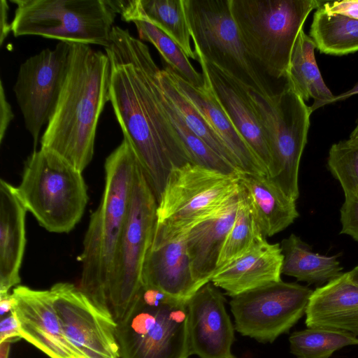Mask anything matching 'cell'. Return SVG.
I'll return each instance as SVG.
<instances>
[{
	"label": "cell",
	"mask_w": 358,
	"mask_h": 358,
	"mask_svg": "<svg viewBox=\"0 0 358 358\" xmlns=\"http://www.w3.org/2000/svg\"><path fill=\"white\" fill-rule=\"evenodd\" d=\"M70 43L66 76L41 148L83 172L93 158L98 122L110 101V67L106 53L88 44Z\"/></svg>",
	"instance_id": "cell-2"
},
{
	"label": "cell",
	"mask_w": 358,
	"mask_h": 358,
	"mask_svg": "<svg viewBox=\"0 0 358 358\" xmlns=\"http://www.w3.org/2000/svg\"><path fill=\"white\" fill-rule=\"evenodd\" d=\"M14 298L12 293H0V315L1 317L11 313L13 308Z\"/></svg>",
	"instance_id": "cell-40"
},
{
	"label": "cell",
	"mask_w": 358,
	"mask_h": 358,
	"mask_svg": "<svg viewBox=\"0 0 358 358\" xmlns=\"http://www.w3.org/2000/svg\"><path fill=\"white\" fill-rule=\"evenodd\" d=\"M183 2L196 55L261 94L273 92L243 45L231 13L230 0Z\"/></svg>",
	"instance_id": "cell-10"
},
{
	"label": "cell",
	"mask_w": 358,
	"mask_h": 358,
	"mask_svg": "<svg viewBox=\"0 0 358 358\" xmlns=\"http://www.w3.org/2000/svg\"><path fill=\"white\" fill-rule=\"evenodd\" d=\"M327 166L340 182L345 196L358 190V143L348 138L333 144L329 151Z\"/></svg>",
	"instance_id": "cell-34"
},
{
	"label": "cell",
	"mask_w": 358,
	"mask_h": 358,
	"mask_svg": "<svg viewBox=\"0 0 358 358\" xmlns=\"http://www.w3.org/2000/svg\"><path fill=\"white\" fill-rule=\"evenodd\" d=\"M27 209L16 188L0 180V293L20 282V270L26 245Z\"/></svg>",
	"instance_id": "cell-22"
},
{
	"label": "cell",
	"mask_w": 358,
	"mask_h": 358,
	"mask_svg": "<svg viewBox=\"0 0 358 358\" xmlns=\"http://www.w3.org/2000/svg\"><path fill=\"white\" fill-rule=\"evenodd\" d=\"M280 248L283 255L282 273L299 281L323 285L343 273L338 255L328 257L316 253L312 246L294 234L282 241Z\"/></svg>",
	"instance_id": "cell-27"
},
{
	"label": "cell",
	"mask_w": 358,
	"mask_h": 358,
	"mask_svg": "<svg viewBox=\"0 0 358 358\" xmlns=\"http://www.w3.org/2000/svg\"><path fill=\"white\" fill-rule=\"evenodd\" d=\"M76 358H90V357L85 356V355H79Z\"/></svg>",
	"instance_id": "cell-45"
},
{
	"label": "cell",
	"mask_w": 358,
	"mask_h": 358,
	"mask_svg": "<svg viewBox=\"0 0 358 358\" xmlns=\"http://www.w3.org/2000/svg\"><path fill=\"white\" fill-rule=\"evenodd\" d=\"M8 5L7 1H0V44L3 45L4 40L11 31V23L8 20Z\"/></svg>",
	"instance_id": "cell-39"
},
{
	"label": "cell",
	"mask_w": 358,
	"mask_h": 358,
	"mask_svg": "<svg viewBox=\"0 0 358 358\" xmlns=\"http://www.w3.org/2000/svg\"><path fill=\"white\" fill-rule=\"evenodd\" d=\"M310 37L320 52L344 55L358 51V20L329 15L318 7L310 25Z\"/></svg>",
	"instance_id": "cell-28"
},
{
	"label": "cell",
	"mask_w": 358,
	"mask_h": 358,
	"mask_svg": "<svg viewBox=\"0 0 358 358\" xmlns=\"http://www.w3.org/2000/svg\"><path fill=\"white\" fill-rule=\"evenodd\" d=\"M307 327L334 329L358 336V285L348 273L313 292L306 312Z\"/></svg>",
	"instance_id": "cell-21"
},
{
	"label": "cell",
	"mask_w": 358,
	"mask_h": 358,
	"mask_svg": "<svg viewBox=\"0 0 358 358\" xmlns=\"http://www.w3.org/2000/svg\"><path fill=\"white\" fill-rule=\"evenodd\" d=\"M165 69L178 89L199 111L231 152L240 172L268 176L221 106L207 76L201 72L204 85L195 87L169 66Z\"/></svg>",
	"instance_id": "cell-18"
},
{
	"label": "cell",
	"mask_w": 358,
	"mask_h": 358,
	"mask_svg": "<svg viewBox=\"0 0 358 358\" xmlns=\"http://www.w3.org/2000/svg\"><path fill=\"white\" fill-rule=\"evenodd\" d=\"M159 80L164 96L185 124L217 155L238 170L231 152L199 111L178 89L165 69L160 70Z\"/></svg>",
	"instance_id": "cell-29"
},
{
	"label": "cell",
	"mask_w": 358,
	"mask_h": 358,
	"mask_svg": "<svg viewBox=\"0 0 358 358\" xmlns=\"http://www.w3.org/2000/svg\"><path fill=\"white\" fill-rule=\"evenodd\" d=\"M158 94L169 120L194 164L224 173L234 174L240 172L217 155L185 124L181 117L164 96L160 87L159 75Z\"/></svg>",
	"instance_id": "cell-33"
},
{
	"label": "cell",
	"mask_w": 358,
	"mask_h": 358,
	"mask_svg": "<svg viewBox=\"0 0 358 358\" xmlns=\"http://www.w3.org/2000/svg\"><path fill=\"white\" fill-rule=\"evenodd\" d=\"M290 351L297 358H330L337 350L358 345V338L334 329L308 327L289 338Z\"/></svg>",
	"instance_id": "cell-32"
},
{
	"label": "cell",
	"mask_w": 358,
	"mask_h": 358,
	"mask_svg": "<svg viewBox=\"0 0 358 358\" xmlns=\"http://www.w3.org/2000/svg\"><path fill=\"white\" fill-rule=\"evenodd\" d=\"M10 341H4L0 343V358H8L10 349Z\"/></svg>",
	"instance_id": "cell-42"
},
{
	"label": "cell",
	"mask_w": 358,
	"mask_h": 358,
	"mask_svg": "<svg viewBox=\"0 0 358 358\" xmlns=\"http://www.w3.org/2000/svg\"><path fill=\"white\" fill-rule=\"evenodd\" d=\"M82 173L52 151L35 150L25 162L16 192L41 227L68 233L80 220L88 201Z\"/></svg>",
	"instance_id": "cell-6"
},
{
	"label": "cell",
	"mask_w": 358,
	"mask_h": 358,
	"mask_svg": "<svg viewBox=\"0 0 358 358\" xmlns=\"http://www.w3.org/2000/svg\"><path fill=\"white\" fill-rule=\"evenodd\" d=\"M113 3L116 13L120 14L123 20L136 25L139 39L152 43L168 66L192 85H204L202 73L194 69L182 49L141 14L138 0L113 1Z\"/></svg>",
	"instance_id": "cell-26"
},
{
	"label": "cell",
	"mask_w": 358,
	"mask_h": 358,
	"mask_svg": "<svg viewBox=\"0 0 358 358\" xmlns=\"http://www.w3.org/2000/svg\"><path fill=\"white\" fill-rule=\"evenodd\" d=\"M244 86L268 144L271 159L268 176L296 201L300 161L307 143L312 113L310 106L287 83L280 91L268 94Z\"/></svg>",
	"instance_id": "cell-8"
},
{
	"label": "cell",
	"mask_w": 358,
	"mask_h": 358,
	"mask_svg": "<svg viewBox=\"0 0 358 358\" xmlns=\"http://www.w3.org/2000/svg\"><path fill=\"white\" fill-rule=\"evenodd\" d=\"M340 212L341 234L349 235L358 242V190L345 196Z\"/></svg>",
	"instance_id": "cell-35"
},
{
	"label": "cell",
	"mask_w": 358,
	"mask_h": 358,
	"mask_svg": "<svg viewBox=\"0 0 358 358\" xmlns=\"http://www.w3.org/2000/svg\"><path fill=\"white\" fill-rule=\"evenodd\" d=\"M350 279L358 285V265L355 267L352 270L348 272Z\"/></svg>",
	"instance_id": "cell-43"
},
{
	"label": "cell",
	"mask_w": 358,
	"mask_h": 358,
	"mask_svg": "<svg viewBox=\"0 0 358 358\" xmlns=\"http://www.w3.org/2000/svg\"><path fill=\"white\" fill-rule=\"evenodd\" d=\"M356 94H358V83H357L352 89L349 90L348 91L345 92L339 95L335 96L334 102L344 100Z\"/></svg>",
	"instance_id": "cell-41"
},
{
	"label": "cell",
	"mask_w": 358,
	"mask_h": 358,
	"mask_svg": "<svg viewBox=\"0 0 358 358\" xmlns=\"http://www.w3.org/2000/svg\"><path fill=\"white\" fill-rule=\"evenodd\" d=\"M238 176L264 237L283 231L299 216L296 201L288 196L268 176L238 172Z\"/></svg>",
	"instance_id": "cell-24"
},
{
	"label": "cell",
	"mask_w": 358,
	"mask_h": 358,
	"mask_svg": "<svg viewBox=\"0 0 358 358\" xmlns=\"http://www.w3.org/2000/svg\"><path fill=\"white\" fill-rule=\"evenodd\" d=\"M22 338L18 322L13 310L1 317L0 343L4 341H16Z\"/></svg>",
	"instance_id": "cell-37"
},
{
	"label": "cell",
	"mask_w": 358,
	"mask_h": 358,
	"mask_svg": "<svg viewBox=\"0 0 358 358\" xmlns=\"http://www.w3.org/2000/svg\"><path fill=\"white\" fill-rule=\"evenodd\" d=\"M14 36L35 35L107 47L116 17L108 0H12Z\"/></svg>",
	"instance_id": "cell-9"
},
{
	"label": "cell",
	"mask_w": 358,
	"mask_h": 358,
	"mask_svg": "<svg viewBox=\"0 0 358 358\" xmlns=\"http://www.w3.org/2000/svg\"><path fill=\"white\" fill-rule=\"evenodd\" d=\"M262 236L246 191L241 184L234 222L222 248L215 273L245 254Z\"/></svg>",
	"instance_id": "cell-31"
},
{
	"label": "cell",
	"mask_w": 358,
	"mask_h": 358,
	"mask_svg": "<svg viewBox=\"0 0 358 358\" xmlns=\"http://www.w3.org/2000/svg\"><path fill=\"white\" fill-rule=\"evenodd\" d=\"M0 86V142L1 143L8 126L14 117V114L7 100L1 80Z\"/></svg>",
	"instance_id": "cell-38"
},
{
	"label": "cell",
	"mask_w": 358,
	"mask_h": 358,
	"mask_svg": "<svg viewBox=\"0 0 358 358\" xmlns=\"http://www.w3.org/2000/svg\"><path fill=\"white\" fill-rule=\"evenodd\" d=\"M104 48L110 67L109 101L158 201L172 170L192 163L161 103V69L148 46L119 26L113 27Z\"/></svg>",
	"instance_id": "cell-1"
},
{
	"label": "cell",
	"mask_w": 358,
	"mask_h": 358,
	"mask_svg": "<svg viewBox=\"0 0 358 358\" xmlns=\"http://www.w3.org/2000/svg\"><path fill=\"white\" fill-rule=\"evenodd\" d=\"M283 255L279 243L258 238L241 257L220 269L210 282L231 297L281 280Z\"/></svg>",
	"instance_id": "cell-19"
},
{
	"label": "cell",
	"mask_w": 358,
	"mask_h": 358,
	"mask_svg": "<svg viewBox=\"0 0 358 358\" xmlns=\"http://www.w3.org/2000/svg\"><path fill=\"white\" fill-rule=\"evenodd\" d=\"M186 234L159 244H151L142 278L143 285L187 301L199 288L186 250Z\"/></svg>",
	"instance_id": "cell-20"
},
{
	"label": "cell",
	"mask_w": 358,
	"mask_h": 358,
	"mask_svg": "<svg viewBox=\"0 0 358 358\" xmlns=\"http://www.w3.org/2000/svg\"><path fill=\"white\" fill-rule=\"evenodd\" d=\"M319 7L329 15L358 20V0L322 2Z\"/></svg>",
	"instance_id": "cell-36"
},
{
	"label": "cell",
	"mask_w": 358,
	"mask_h": 358,
	"mask_svg": "<svg viewBox=\"0 0 358 358\" xmlns=\"http://www.w3.org/2000/svg\"><path fill=\"white\" fill-rule=\"evenodd\" d=\"M68 340L90 358H121L117 322L74 285L58 282L50 289Z\"/></svg>",
	"instance_id": "cell-14"
},
{
	"label": "cell",
	"mask_w": 358,
	"mask_h": 358,
	"mask_svg": "<svg viewBox=\"0 0 358 358\" xmlns=\"http://www.w3.org/2000/svg\"><path fill=\"white\" fill-rule=\"evenodd\" d=\"M157 208V200L138 162L109 283V306L117 322L124 317L143 285V269L153 238Z\"/></svg>",
	"instance_id": "cell-11"
},
{
	"label": "cell",
	"mask_w": 358,
	"mask_h": 358,
	"mask_svg": "<svg viewBox=\"0 0 358 358\" xmlns=\"http://www.w3.org/2000/svg\"><path fill=\"white\" fill-rule=\"evenodd\" d=\"M238 201V195L218 213L186 234V250L199 288L210 282L215 273L222 248L234 222Z\"/></svg>",
	"instance_id": "cell-23"
},
{
	"label": "cell",
	"mask_w": 358,
	"mask_h": 358,
	"mask_svg": "<svg viewBox=\"0 0 358 358\" xmlns=\"http://www.w3.org/2000/svg\"><path fill=\"white\" fill-rule=\"evenodd\" d=\"M315 44L301 29L295 41L285 78L286 83L306 101L310 98V106L316 109L334 101L335 96L326 85L315 57Z\"/></svg>",
	"instance_id": "cell-25"
},
{
	"label": "cell",
	"mask_w": 358,
	"mask_h": 358,
	"mask_svg": "<svg viewBox=\"0 0 358 358\" xmlns=\"http://www.w3.org/2000/svg\"><path fill=\"white\" fill-rule=\"evenodd\" d=\"M138 164L133 148L124 138L106 159L102 198L90 217L80 257L82 273L78 288L106 313H111L109 283Z\"/></svg>",
	"instance_id": "cell-3"
},
{
	"label": "cell",
	"mask_w": 358,
	"mask_h": 358,
	"mask_svg": "<svg viewBox=\"0 0 358 358\" xmlns=\"http://www.w3.org/2000/svg\"><path fill=\"white\" fill-rule=\"evenodd\" d=\"M141 14L170 37L188 58L197 57L191 47V36L183 0H138Z\"/></svg>",
	"instance_id": "cell-30"
},
{
	"label": "cell",
	"mask_w": 358,
	"mask_h": 358,
	"mask_svg": "<svg viewBox=\"0 0 358 358\" xmlns=\"http://www.w3.org/2000/svg\"><path fill=\"white\" fill-rule=\"evenodd\" d=\"M349 139L355 143H358V123L351 133Z\"/></svg>",
	"instance_id": "cell-44"
},
{
	"label": "cell",
	"mask_w": 358,
	"mask_h": 358,
	"mask_svg": "<svg viewBox=\"0 0 358 358\" xmlns=\"http://www.w3.org/2000/svg\"><path fill=\"white\" fill-rule=\"evenodd\" d=\"M196 57L221 106L268 173L271 161L268 144L244 85L202 57Z\"/></svg>",
	"instance_id": "cell-17"
},
{
	"label": "cell",
	"mask_w": 358,
	"mask_h": 358,
	"mask_svg": "<svg viewBox=\"0 0 358 358\" xmlns=\"http://www.w3.org/2000/svg\"><path fill=\"white\" fill-rule=\"evenodd\" d=\"M117 338L121 358H187L190 355L187 301L142 285Z\"/></svg>",
	"instance_id": "cell-7"
},
{
	"label": "cell",
	"mask_w": 358,
	"mask_h": 358,
	"mask_svg": "<svg viewBox=\"0 0 358 358\" xmlns=\"http://www.w3.org/2000/svg\"><path fill=\"white\" fill-rule=\"evenodd\" d=\"M240 189L238 173L192 163L173 169L157 201L152 244L175 238L214 216L238 196Z\"/></svg>",
	"instance_id": "cell-5"
},
{
	"label": "cell",
	"mask_w": 358,
	"mask_h": 358,
	"mask_svg": "<svg viewBox=\"0 0 358 358\" xmlns=\"http://www.w3.org/2000/svg\"><path fill=\"white\" fill-rule=\"evenodd\" d=\"M70 46L69 42L60 41L53 49L43 50L20 66L13 91L34 148L57 105L67 73Z\"/></svg>",
	"instance_id": "cell-13"
},
{
	"label": "cell",
	"mask_w": 358,
	"mask_h": 358,
	"mask_svg": "<svg viewBox=\"0 0 358 358\" xmlns=\"http://www.w3.org/2000/svg\"><path fill=\"white\" fill-rule=\"evenodd\" d=\"M12 294L13 310L22 338L50 358H76L83 355L66 338L50 289L37 290L17 285Z\"/></svg>",
	"instance_id": "cell-16"
},
{
	"label": "cell",
	"mask_w": 358,
	"mask_h": 358,
	"mask_svg": "<svg viewBox=\"0 0 358 358\" xmlns=\"http://www.w3.org/2000/svg\"><path fill=\"white\" fill-rule=\"evenodd\" d=\"M313 292L281 280L234 296L235 329L259 342L272 343L306 315Z\"/></svg>",
	"instance_id": "cell-12"
},
{
	"label": "cell",
	"mask_w": 358,
	"mask_h": 358,
	"mask_svg": "<svg viewBox=\"0 0 358 358\" xmlns=\"http://www.w3.org/2000/svg\"><path fill=\"white\" fill-rule=\"evenodd\" d=\"M224 298L211 282L187 301L190 355L199 358H237L231 351L234 330Z\"/></svg>",
	"instance_id": "cell-15"
},
{
	"label": "cell",
	"mask_w": 358,
	"mask_h": 358,
	"mask_svg": "<svg viewBox=\"0 0 358 358\" xmlns=\"http://www.w3.org/2000/svg\"><path fill=\"white\" fill-rule=\"evenodd\" d=\"M322 1L317 0H230V9L243 45L263 74L285 78L296 38Z\"/></svg>",
	"instance_id": "cell-4"
}]
</instances>
